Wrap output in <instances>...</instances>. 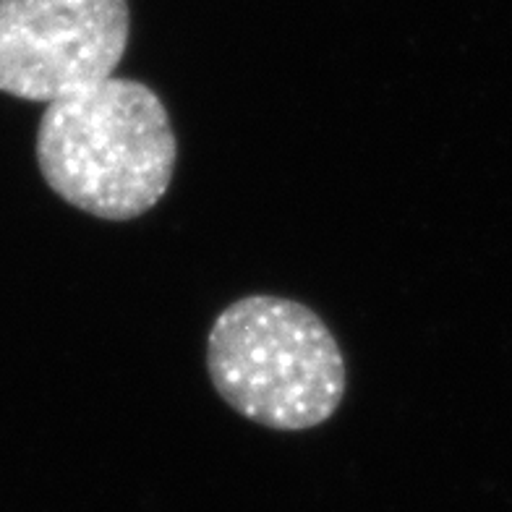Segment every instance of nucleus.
<instances>
[{
    "label": "nucleus",
    "instance_id": "nucleus-3",
    "mask_svg": "<svg viewBox=\"0 0 512 512\" xmlns=\"http://www.w3.org/2000/svg\"><path fill=\"white\" fill-rule=\"evenodd\" d=\"M128 0H0V92L50 102L110 79L128 45Z\"/></svg>",
    "mask_w": 512,
    "mask_h": 512
},
{
    "label": "nucleus",
    "instance_id": "nucleus-1",
    "mask_svg": "<svg viewBox=\"0 0 512 512\" xmlns=\"http://www.w3.org/2000/svg\"><path fill=\"white\" fill-rule=\"evenodd\" d=\"M37 162L71 207L100 220H131L168 191L176 136L147 84L110 76L50 102L37 128Z\"/></svg>",
    "mask_w": 512,
    "mask_h": 512
},
{
    "label": "nucleus",
    "instance_id": "nucleus-2",
    "mask_svg": "<svg viewBox=\"0 0 512 512\" xmlns=\"http://www.w3.org/2000/svg\"><path fill=\"white\" fill-rule=\"evenodd\" d=\"M215 390L233 411L277 432L324 424L345 395V361L309 306L249 296L215 319L207 343Z\"/></svg>",
    "mask_w": 512,
    "mask_h": 512
}]
</instances>
